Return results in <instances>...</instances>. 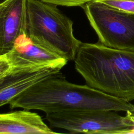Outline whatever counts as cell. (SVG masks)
<instances>
[{
  "instance_id": "cell-1",
  "label": "cell",
  "mask_w": 134,
  "mask_h": 134,
  "mask_svg": "<svg viewBox=\"0 0 134 134\" xmlns=\"http://www.w3.org/2000/svg\"><path fill=\"white\" fill-rule=\"evenodd\" d=\"M11 109L39 110L46 114L84 109L133 111L134 105L87 85L68 81L60 72L31 86L9 103Z\"/></svg>"
},
{
  "instance_id": "cell-2",
  "label": "cell",
  "mask_w": 134,
  "mask_h": 134,
  "mask_svg": "<svg viewBox=\"0 0 134 134\" xmlns=\"http://www.w3.org/2000/svg\"><path fill=\"white\" fill-rule=\"evenodd\" d=\"M75 68L89 86L127 102L134 99V51L81 42Z\"/></svg>"
},
{
  "instance_id": "cell-3",
  "label": "cell",
  "mask_w": 134,
  "mask_h": 134,
  "mask_svg": "<svg viewBox=\"0 0 134 134\" xmlns=\"http://www.w3.org/2000/svg\"><path fill=\"white\" fill-rule=\"evenodd\" d=\"M57 5L40 0H26V31L68 61L74 60L81 42L73 35V21Z\"/></svg>"
},
{
  "instance_id": "cell-4",
  "label": "cell",
  "mask_w": 134,
  "mask_h": 134,
  "mask_svg": "<svg viewBox=\"0 0 134 134\" xmlns=\"http://www.w3.org/2000/svg\"><path fill=\"white\" fill-rule=\"evenodd\" d=\"M53 127L71 133H134V121L113 110L75 109L46 114Z\"/></svg>"
},
{
  "instance_id": "cell-5",
  "label": "cell",
  "mask_w": 134,
  "mask_h": 134,
  "mask_svg": "<svg viewBox=\"0 0 134 134\" xmlns=\"http://www.w3.org/2000/svg\"><path fill=\"white\" fill-rule=\"evenodd\" d=\"M82 7L99 43L134 51V14L115 9L95 0Z\"/></svg>"
},
{
  "instance_id": "cell-6",
  "label": "cell",
  "mask_w": 134,
  "mask_h": 134,
  "mask_svg": "<svg viewBox=\"0 0 134 134\" xmlns=\"http://www.w3.org/2000/svg\"><path fill=\"white\" fill-rule=\"evenodd\" d=\"M12 70H35L47 67L62 69L68 60L50 48L30 38L25 33L16 39L5 54Z\"/></svg>"
},
{
  "instance_id": "cell-7",
  "label": "cell",
  "mask_w": 134,
  "mask_h": 134,
  "mask_svg": "<svg viewBox=\"0 0 134 134\" xmlns=\"http://www.w3.org/2000/svg\"><path fill=\"white\" fill-rule=\"evenodd\" d=\"M26 0H5L0 3V55L13 48L26 31Z\"/></svg>"
},
{
  "instance_id": "cell-8",
  "label": "cell",
  "mask_w": 134,
  "mask_h": 134,
  "mask_svg": "<svg viewBox=\"0 0 134 134\" xmlns=\"http://www.w3.org/2000/svg\"><path fill=\"white\" fill-rule=\"evenodd\" d=\"M61 69L47 67L35 70L12 71L0 81V107L37 82L60 72Z\"/></svg>"
},
{
  "instance_id": "cell-9",
  "label": "cell",
  "mask_w": 134,
  "mask_h": 134,
  "mask_svg": "<svg viewBox=\"0 0 134 134\" xmlns=\"http://www.w3.org/2000/svg\"><path fill=\"white\" fill-rule=\"evenodd\" d=\"M40 115L30 110L0 113V133H55Z\"/></svg>"
},
{
  "instance_id": "cell-10",
  "label": "cell",
  "mask_w": 134,
  "mask_h": 134,
  "mask_svg": "<svg viewBox=\"0 0 134 134\" xmlns=\"http://www.w3.org/2000/svg\"><path fill=\"white\" fill-rule=\"evenodd\" d=\"M120 11L134 14V0H95Z\"/></svg>"
},
{
  "instance_id": "cell-11",
  "label": "cell",
  "mask_w": 134,
  "mask_h": 134,
  "mask_svg": "<svg viewBox=\"0 0 134 134\" xmlns=\"http://www.w3.org/2000/svg\"><path fill=\"white\" fill-rule=\"evenodd\" d=\"M43 2L65 6H82L86 3L93 0H40Z\"/></svg>"
},
{
  "instance_id": "cell-12",
  "label": "cell",
  "mask_w": 134,
  "mask_h": 134,
  "mask_svg": "<svg viewBox=\"0 0 134 134\" xmlns=\"http://www.w3.org/2000/svg\"><path fill=\"white\" fill-rule=\"evenodd\" d=\"M12 70V66L6 55H0V81Z\"/></svg>"
},
{
  "instance_id": "cell-13",
  "label": "cell",
  "mask_w": 134,
  "mask_h": 134,
  "mask_svg": "<svg viewBox=\"0 0 134 134\" xmlns=\"http://www.w3.org/2000/svg\"><path fill=\"white\" fill-rule=\"evenodd\" d=\"M126 115L134 121V110L126 111Z\"/></svg>"
}]
</instances>
